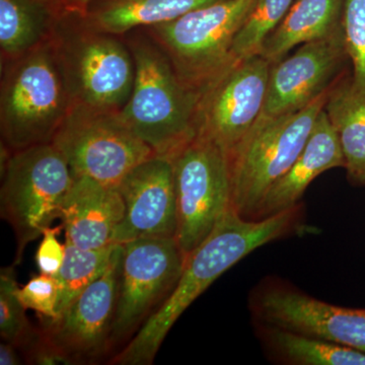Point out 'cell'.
Masks as SVG:
<instances>
[{
  "instance_id": "cell-26",
  "label": "cell",
  "mask_w": 365,
  "mask_h": 365,
  "mask_svg": "<svg viewBox=\"0 0 365 365\" xmlns=\"http://www.w3.org/2000/svg\"><path fill=\"white\" fill-rule=\"evenodd\" d=\"M342 25L353 83L365 91V0H346Z\"/></svg>"
},
{
  "instance_id": "cell-22",
  "label": "cell",
  "mask_w": 365,
  "mask_h": 365,
  "mask_svg": "<svg viewBox=\"0 0 365 365\" xmlns=\"http://www.w3.org/2000/svg\"><path fill=\"white\" fill-rule=\"evenodd\" d=\"M264 345L276 359L294 365H365V353L328 341L262 325Z\"/></svg>"
},
{
  "instance_id": "cell-16",
  "label": "cell",
  "mask_w": 365,
  "mask_h": 365,
  "mask_svg": "<svg viewBox=\"0 0 365 365\" xmlns=\"http://www.w3.org/2000/svg\"><path fill=\"white\" fill-rule=\"evenodd\" d=\"M124 209L118 187L88 177L74 178L60 212L66 242L85 250L114 245L113 239L123 220Z\"/></svg>"
},
{
  "instance_id": "cell-23",
  "label": "cell",
  "mask_w": 365,
  "mask_h": 365,
  "mask_svg": "<svg viewBox=\"0 0 365 365\" xmlns=\"http://www.w3.org/2000/svg\"><path fill=\"white\" fill-rule=\"evenodd\" d=\"M66 246V258L58 273L55 275L59 285V299L55 319L60 318L76 297L102 275L109 265L117 244L98 250L78 248L67 242Z\"/></svg>"
},
{
  "instance_id": "cell-2",
  "label": "cell",
  "mask_w": 365,
  "mask_h": 365,
  "mask_svg": "<svg viewBox=\"0 0 365 365\" xmlns=\"http://www.w3.org/2000/svg\"><path fill=\"white\" fill-rule=\"evenodd\" d=\"M123 38L133 58L134 81L122 118L155 155L170 160L196 137L197 95L143 30L137 29Z\"/></svg>"
},
{
  "instance_id": "cell-6",
  "label": "cell",
  "mask_w": 365,
  "mask_h": 365,
  "mask_svg": "<svg viewBox=\"0 0 365 365\" xmlns=\"http://www.w3.org/2000/svg\"><path fill=\"white\" fill-rule=\"evenodd\" d=\"M1 217L16 237L14 264L30 242L60 218L74 177L66 158L52 143L14 151L1 148Z\"/></svg>"
},
{
  "instance_id": "cell-30",
  "label": "cell",
  "mask_w": 365,
  "mask_h": 365,
  "mask_svg": "<svg viewBox=\"0 0 365 365\" xmlns=\"http://www.w3.org/2000/svg\"><path fill=\"white\" fill-rule=\"evenodd\" d=\"M93 0H58L57 11L58 13L85 14L86 9Z\"/></svg>"
},
{
  "instance_id": "cell-19",
  "label": "cell",
  "mask_w": 365,
  "mask_h": 365,
  "mask_svg": "<svg viewBox=\"0 0 365 365\" xmlns=\"http://www.w3.org/2000/svg\"><path fill=\"white\" fill-rule=\"evenodd\" d=\"M346 0H294L279 26L269 35L260 56L276 63L295 47L321 39L342 26Z\"/></svg>"
},
{
  "instance_id": "cell-18",
  "label": "cell",
  "mask_w": 365,
  "mask_h": 365,
  "mask_svg": "<svg viewBox=\"0 0 365 365\" xmlns=\"http://www.w3.org/2000/svg\"><path fill=\"white\" fill-rule=\"evenodd\" d=\"M324 110L339 140L348 179L365 186V91L347 71L334 83Z\"/></svg>"
},
{
  "instance_id": "cell-29",
  "label": "cell",
  "mask_w": 365,
  "mask_h": 365,
  "mask_svg": "<svg viewBox=\"0 0 365 365\" xmlns=\"http://www.w3.org/2000/svg\"><path fill=\"white\" fill-rule=\"evenodd\" d=\"M24 349H25L29 364L38 365L74 364L73 360L66 352L62 351L43 330Z\"/></svg>"
},
{
  "instance_id": "cell-24",
  "label": "cell",
  "mask_w": 365,
  "mask_h": 365,
  "mask_svg": "<svg viewBox=\"0 0 365 365\" xmlns=\"http://www.w3.org/2000/svg\"><path fill=\"white\" fill-rule=\"evenodd\" d=\"M294 0H257L232 43V56L242 60L260 55L264 42L279 26Z\"/></svg>"
},
{
  "instance_id": "cell-7",
  "label": "cell",
  "mask_w": 365,
  "mask_h": 365,
  "mask_svg": "<svg viewBox=\"0 0 365 365\" xmlns=\"http://www.w3.org/2000/svg\"><path fill=\"white\" fill-rule=\"evenodd\" d=\"M256 1L220 0L141 30L162 48L184 85L196 93L237 60L232 43Z\"/></svg>"
},
{
  "instance_id": "cell-20",
  "label": "cell",
  "mask_w": 365,
  "mask_h": 365,
  "mask_svg": "<svg viewBox=\"0 0 365 365\" xmlns=\"http://www.w3.org/2000/svg\"><path fill=\"white\" fill-rule=\"evenodd\" d=\"M220 0H93L83 16L93 28L123 37L126 34L176 20Z\"/></svg>"
},
{
  "instance_id": "cell-14",
  "label": "cell",
  "mask_w": 365,
  "mask_h": 365,
  "mask_svg": "<svg viewBox=\"0 0 365 365\" xmlns=\"http://www.w3.org/2000/svg\"><path fill=\"white\" fill-rule=\"evenodd\" d=\"M123 245H117L104 272L43 331L74 364L95 361L111 345Z\"/></svg>"
},
{
  "instance_id": "cell-31",
  "label": "cell",
  "mask_w": 365,
  "mask_h": 365,
  "mask_svg": "<svg viewBox=\"0 0 365 365\" xmlns=\"http://www.w3.org/2000/svg\"><path fill=\"white\" fill-rule=\"evenodd\" d=\"M16 346L11 343L6 342L0 344V364L19 365L21 364L20 357L16 351Z\"/></svg>"
},
{
  "instance_id": "cell-4",
  "label": "cell",
  "mask_w": 365,
  "mask_h": 365,
  "mask_svg": "<svg viewBox=\"0 0 365 365\" xmlns=\"http://www.w3.org/2000/svg\"><path fill=\"white\" fill-rule=\"evenodd\" d=\"M71 105L50 39L1 64V145L11 153L51 143Z\"/></svg>"
},
{
  "instance_id": "cell-21",
  "label": "cell",
  "mask_w": 365,
  "mask_h": 365,
  "mask_svg": "<svg viewBox=\"0 0 365 365\" xmlns=\"http://www.w3.org/2000/svg\"><path fill=\"white\" fill-rule=\"evenodd\" d=\"M58 14L53 4L40 0H0L1 64L49 40Z\"/></svg>"
},
{
  "instance_id": "cell-8",
  "label": "cell",
  "mask_w": 365,
  "mask_h": 365,
  "mask_svg": "<svg viewBox=\"0 0 365 365\" xmlns=\"http://www.w3.org/2000/svg\"><path fill=\"white\" fill-rule=\"evenodd\" d=\"M51 143L74 178L111 187H119L131 170L157 155L124 121L121 110L85 105L71 106Z\"/></svg>"
},
{
  "instance_id": "cell-3",
  "label": "cell",
  "mask_w": 365,
  "mask_h": 365,
  "mask_svg": "<svg viewBox=\"0 0 365 365\" xmlns=\"http://www.w3.org/2000/svg\"><path fill=\"white\" fill-rule=\"evenodd\" d=\"M50 43L72 105L111 110L126 105L134 63L123 37L93 28L83 14L60 13Z\"/></svg>"
},
{
  "instance_id": "cell-28",
  "label": "cell",
  "mask_w": 365,
  "mask_h": 365,
  "mask_svg": "<svg viewBox=\"0 0 365 365\" xmlns=\"http://www.w3.org/2000/svg\"><path fill=\"white\" fill-rule=\"evenodd\" d=\"M61 228L49 227L46 228L42 235V241L36 253V263L40 273L48 275H56L66 258V246L59 242L58 235Z\"/></svg>"
},
{
  "instance_id": "cell-32",
  "label": "cell",
  "mask_w": 365,
  "mask_h": 365,
  "mask_svg": "<svg viewBox=\"0 0 365 365\" xmlns=\"http://www.w3.org/2000/svg\"><path fill=\"white\" fill-rule=\"evenodd\" d=\"M40 1L47 2V4H53V6L57 9V2H58V0H40Z\"/></svg>"
},
{
  "instance_id": "cell-11",
  "label": "cell",
  "mask_w": 365,
  "mask_h": 365,
  "mask_svg": "<svg viewBox=\"0 0 365 365\" xmlns=\"http://www.w3.org/2000/svg\"><path fill=\"white\" fill-rule=\"evenodd\" d=\"M184 264L175 237H143L123 245L111 344L134 333L162 306Z\"/></svg>"
},
{
  "instance_id": "cell-9",
  "label": "cell",
  "mask_w": 365,
  "mask_h": 365,
  "mask_svg": "<svg viewBox=\"0 0 365 365\" xmlns=\"http://www.w3.org/2000/svg\"><path fill=\"white\" fill-rule=\"evenodd\" d=\"M170 160L177 203L175 239L186 259L232 208L230 169L225 151L198 135Z\"/></svg>"
},
{
  "instance_id": "cell-15",
  "label": "cell",
  "mask_w": 365,
  "mask_h": 365,
  "mask_svg": "<svg viewBox=\"0 0 365 365\" xmlns=\"http://www.w3.org/2000/svg\"><path fill=\"white\" fill-rule=\"evenodd\" d=\"M124 217L113 244L124 245L143 237H175L177 203L172 160L155 157L131 170L120 182Z\"/></svg>"
},
{
  "instance_id": "cell-1",
  "label": "cell",
  "mask_w": 365,
  "mask_h": 365,
  "mask_svg": "<svg viewBox=\"0 0 365 365\" xmlns=\"http://www.w3.org/2000/svg\"><path fill=\"white\" fill-rule=\"evenodd\" d=\"M302 206L261 220H248L230 208L207 239L185 259L181 277L112 364L150 365L173 325L195 299L228 269L269 242L299 232Z\"/></svg>"
},
{
  "instance_id": "cell-10",
  "label": "cell",
  "mask_w": 365,
  "mask_h": 365,
  "mask_svg": "<svg viewBox=\"0 0 365 365\" xmlns=\"http://www.w3.org/2000/svg\"><path fill=\"white\" fill-rule=\"evenodd\" d=\"M271 63L264 57L235 60L196 91V136L228 155L260 118L267 95Z\"/></svg>"
},
{
  "instance_id": "cell-5",
  "label": "cell",
  "mask_w": 365,
  "mask_h": 365,
  "mask_svg": "<svg viewBox=\"0 0 365 365\" xmlns=\"http://www.w3.org/2000/svg\"><path fill=\"white\" fill-rule=\"evenodd\" d=\"M331 88L297 111L259 118L227 155L232 207L242 217L254 220L269 190L284 176L304 150Z\"/></svg>"
},
{
  "instance_id": "cell-27",
  "label": "cell",
  "mask_w": 365,
  "mask_h": 365,
  "mask_svg": "<svg viewBox=\"0 0 365 365\" xmlns=\"http://www.w3.org/2000/svg\"><path fill=\"white\" fill-rule=\"evenodd\" d=\"M18 297L26 309H33L48 321L56 319L59 285L55 276L43 273L34 276L18 288Z\"/></svg>"
},
{
  "instance_id": "cell-25",
  "label": "cell",
  "mask_w": 365,
  "mask_h": 365,
  "mask_svg": "<svg viewBox=\"0 0 365 365\" xmlns=\"http://www.w3.org/2000/svg\"><path fill=\"white\" fill-rule=\"evenodd\" d=\"M18 285L13 266L2 268L0 273V335L6 342L25 348L36 337L26 317V309L18 297Z\"/></svg>"
},
{
  "instance_id": "cell-12",
  "label": "cell",
  "mask_w": 365,
  "mask_h": 365,
  "mask_svg": "<svg viewBox=\"0 0 365 365\" xmlns=\"http://www.w3.org/2000/svg\"><path fill=\"white\" fill-rule=\"evenodd\" d=\"M251 309L262 325L365 353V309L334 306L277 281L256 290L251 299Z\"/></svg>"
},
{
  "instance_id": "cell-17",
  "label": "cell",
  "mask_w": 365,
  "mask_h": 365,
  "mask_svg": "<svg viewBox=\"0 0 365 365\" xmlns=\"http://www.w3.org/2000/svg\"><path fill=\"white\" fill-rule=\"evenodd\" d=\"M342 150L325 110L318 116L304 150L284 176L264 197L254 220L268 217L299 205L312 182L335 168H344Z\"/></svg>"
},
{
  "instance_id": "cell-13",
  "label": "cell",
  "mask_w": 365,
  "mask_h": 365,
  "mask_svg": "<svg viewBox=\"0 0 365 365\" xmlns=\"http://www.w3.org/2000/svg\"><path fill=\"white\" fill-rule=\"evenodd\" d=\"M348 61L343 25L321 39L299 46L271 66L260 118L302 109L333 86L346 71Z\"/></svg>"
}]
</instances>
